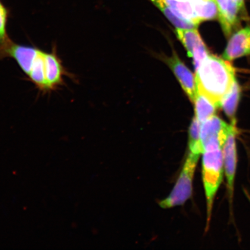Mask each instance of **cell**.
I'll return each mask as SVG.
<instances>
[{
    "label": "cell",
    "instance_id": "cell-1",
    "mask_svg": "<svg viewBox=\"0 0 250 250\" xmlns=\"http://www.w3.org/2000/svg\"><path fill=\"white\" fill-rule=\"evenodd\" d=\"M5 57L14 59L28 80L42 93L56 90L64 85L65 77H71L58 55L56 46L46 52L36 46L13 42L6 51Z\"/></svg>",
    "mask_w": 250,
    "mask_h": 250
},
{
    "label": "cell",
    "instance_id": "cell-2",
    "mask_svg": "<svg viewBox=\"0 0 250 250\" xmlns=\"http://www.w3.org/2000/svg\"><path fill=\"white\" fill-rule=\"evenodd\" d=\"M195 77L198 91L218 108L236 80L234 68L229 62L210 54L202 62Z\"/></svg>",
    "mask_w": 250,
    "mask_h": 250
},
{
    "label": "cell",
    "instance_id": "cell-3",
    "mask_svg": "<svg viewBox=\"0 0 250 250\" xmlns=\"http://www.w3.org/2000/svg\"><path fill=\"white\" fill-rule=\"evenodd\" d=\"M227 139L214 136L202 142V177L206 203L208 227L210 223L214 200L223 178V149Z\"/></svg>",
    "mask_w": 250,
    "mask_h": 250
},
{
    "label": "cell",
    "instance_id": "cell-4",
    "mask_svg": "<svg viewBox=\"0 0 250 250\" xmlns=\"http://www.w3.org/2000/svg\"><path fill=\"white\" fill-rule=\"evenodd\" d=\"M200 155L189 152L179 179L170 195L159 203L163 208H170L184 204L192 195V183Z\"/></svg>",
    "mask_w": 250,
    "mask_h": 250
},
{
    "label": "cell",
    "instance_id": "cell-5",
    "mask_svg": "<svg viewBox=\"0 0 250 250\" xmlns=\"http://www.w3.org/2000/svg\"><path fill=\"white\" fill-rule=\"evenodd\" d=\"M218 20L227 36H229L247 18L245 0H215Z\"/></svg>",
    "mask_w": 250,
    "mask_h": 250
},
{
    "label": "cell",
    "instance_id": "cell-6",
    "mask_svg": "<svg viewBox=\"0 0 250 250\" xmlns=\"http://www.w3.org/2000/svg\"><path fill=\"white\" fill-rule=\"evenodd\" d=\"M236 124V123H231L232 126L223 149L224 171L227 180L228 194L230 205H232L234 179L237 167Z\"/></svg>",
    "mask_w": 250,
    "mask_h": 250
},
{
    "label": "cell",
    "instance_id": "cell-7",
    "mask_svg": "<svg viewBox=\"0 0 250 250\" xmlns=\"http://www.w3.org/2000/svg\"><path fill=\"white\" fill-rule=\"evenodd\" d=\"M178 37L185 47L188 55L193 59L195 71L202 62L209 55V52L197 29H176Z\"/></svg>",
    "mask_w": 250,
    "mask_h": 250
},
{
    "label": "cell",
    "instance_id": "cell-8",
    "mask_svg": "<svg viewBox=\"0 0 250 250\" xmlns=\"http://www.w3.org/2000/svg\"><path fill=\"white\" fill-rule=\"evenodd\" d=\"M167 61L168 66L179 80L184 92L193 103L198 93L196 77L178 57L176 52H173L171 57L167 58Z\"/></svg>",
    "mask_w": 250,
    "mask_h": 250
},
{
    "label": "cell",
    "instance_id": "cell-9",
    "mask_svg": "<svg viewBox=\"0 0 250 250\" xmlns=\"http://www.w3.org/2000/svg\"><path fill=\"white\" fill-rule=\"evenodd\" d=\"M250 55V26L237 31L228 42L223 54V58L227 61Z\"/></svg>",
    "mask_w": 250,
    "mask_h": 250
},
{
    "label": "cell",
    "instance_id": "cell-10",
    "mask_svg": "<svg viewBox=\"0 0 250 250\" xmlns=\"http://www.w3.org/2000/svg\"><path fill=\"white\" fill-rule=\"evenodd\" d=\"M189 2L201 23L218 18V10L215 0H189Z\"/></svg>",
    "mask_w": 250,
    "mask_h": 250
},
{
    "label": "cell",
    "instance_id": "cell-11",
    "mask_svg": "<svg viewBox=\"0 0 250 250\" xmlns=\"http://www.w3.org/2000/svg\"><path fill=\"white\" fill-rule=\"evenodd\" d=\"M240 94L241 89L235 80L229 92L224 96L221 103V107L230 119L231 123H236L235 114L240 101Z\"/></svg>",
    "mask_w": 250,
    "mask_h": 250
},
{
    "label": "cell",
    "instance_id": "cell-12",
    "mask_svg": "<svg viewBox=\"0 0 250 250\" xmlns=\"http://www.w3.org/2000/svg\"><path fill=\"white\" fill-rule=\"evenodd\" d=\"M193 103L195 104V117L201 124L213 117L218 108L207 97L198 91Z\"/></svg>",
    "mask_w": 250,
    "mask_h": 250
},
{
    "label": "cell",
    "instance_id": "cell-13",
    "mask_svg": "<svg viewBox=\"0 0 250 250\" xmlns=\"http://www.w3.org/2000/svg\"><path fill=\"white\" fill-rule=\"evenodd\" d=\"M154 5L162 12L167 20L174 25L176 29H198V26L177 16L172 9L168 7L164 0H149Z\"/></svg>",
    "mask_w": 250,
    "mask_h": 250
},
{
    "label": "cell",
    "instance_id": "cell-14",
    "mask_svg": "<svg viewBox=\"0 0 250 250\" xmlns=\"http://www.w3.org/2000/svg\"><path fill=\"white\" fill-rule=\"evenodd\" d=\"M202 124L196 117L193 118L189 130V152L192 154H202L203 146L201 139Z\"/></svg>",
    "mask_w": 250,
    "mask_h": 250
},
{
    "label": "cell",
    "instance_id": "cell-15",
    "mask_svg": "<svg viewBox=\"0 0 250 250\" xmlns=\"http://www.w3.org/2000/svg\"><path fill=\"white\" fill-rule=\"evenodd\" d=\"M10 16V10L0 0V51L5 48L12 40L7 33V24Z\"/></svg>",
    "mask_w": 250,
    "mask_h": 250
},
{
    "label": "cell",
    "instance_id": "cell-16",
    "mask_svg": "<svg viewBox=\"0 0 250 250\" xmlns=\"http://www.w3.org/2000/svg\"><path fill=\"white\" fill-rule=\"evenodd\" d=\"M244 191H245V195H246V196H247V198H248V199H249V201L250 202V195L249 194V193L248 191H247V190L246 189L244 190Z\"/></svg>",
    "mask_w": 250,
    "mask_h": 250
},
{
    "label": "cell",
    "instance_id": "cell-17",
    "mask_svg": "<svg viewBox=\"0 0 250 250\" xmlns=\"http://www.w3.org/2000/svg\"><path fill=\"white\" fill-rule=\"evenodd\" d=\"M184 1H189V0H184Z\"/></svg>",
    "mask_w": 250,
    "mask_h": 250
}]
</instances>
